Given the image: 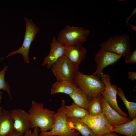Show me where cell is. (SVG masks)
Masks as SVG:
<instances>
[{"label":"cell","mask_w":136,"mask_h":136,"mask_svg":"<svg viewBox=\"0 0 136 136\" xmlns=\"http://www.w3.org/2000/svg\"><path fill=\"white\" fill-rule=\"evenodd\" d=\"M101 101L103 112L113 127L128 122L131 120L122 116L112 108L101 95Z\"/></svg>","instance_id":"4fadbf2b"},{"label":"cell","mask_w":136,"mask_h":136,"mask_svg":"<svg viewBox=\"0 0 136 136\" xmlns=\"http://www.w3.org/2000/svg\"><path fill=\"white\" fill-rule=\"evenodd\" d=\"M90 30L82 27L67 25L60 31L56 39L63 46L83 45L86 41Z\"/></svg>","instance_id":"3957f363"},{"label":"cell","mask_w":136,"mask_h":136,"mask_svg":"<svg viewBox=\"0 0 136 136\" xmlns=\"http://www.w3.org/2000/svg\"><path fill=\"white\" fill-rule=\"evenodd\" d=\"M136 13V8L132 12L131 14L127 18V20L125 21L126 24L128 25L129 24V20L130 18Z\"/></svg>","instance_id":"83f0119b"},{"label":"cell","mask_w":136,"mask_h":136,"mask_svg":"<svg viewBox=\"0 0 136 136\" xmlns=\"http://www.w3.org/2000/svg\"><path fill=\"white\" fill-rule=\"evenodd\" d=\"M130 26H131V27L132 29L135 31H136V26L133 25L131 24V23H130Z\"/></svg>","instance_id":"4dcf8cb0"},{"label":"cell","mask_w":136,"mask_h":136,"mask_svg":"<svg viewBox=\"0 0 136 136\" xmlns=\"http://www.w3.org/2000/svg\"><path fill=\"white\" fill-rule=\"evenodd\" d=\"M101 136H119L115 133L112 132L107 133Z\"/></svg>","instance_id":"f1b7e54d"},{"label":"cell","mask_w":136,"mask_h":136,"mask_svg":"<svg viewBox=\"0 0 136 136\" xmlns=\"http://www.w3.org/2000/svg\"><path fill=\"white\" fill-rule=\"evenodd\" d=\"M40 130L38 128L35 127L34 128L32 132L31 129L26 131L24 133L23 136H40Z\"/></svg>","instance_id":"d4e9b609"},{"label":"cell","mask_w":136,"mask_h":136,"mask_svg":"<svg viewBox=\"0 0 136 136\" xmlns=\"http://www.w3.org/2000/svg\"><path fill=\"white\" fill-rule=\"evenodd\" d=\"M112 131L126 136H136V118L113 127Z\"/></svg>","instance_id":"ac0fdd59"},{"label":"cell","mask_w":136,"mask_h":136,"mask_svg":"<svg viewBox=\"0 0 136 136\" xmlns=\"http://www.w3.org/2000/svg\"><path fill=\"white\" fill-rule=\"evenodd\" d=\"M81 119L92 130L96 136H101L113 132V127L103 112L95 116L89 115Z\"/></svg>","instance_id":"ba28073f"},{"label":"cell","mask_w":136,"mask_h":136,"mask_svg":"<svg viewBox=\"0 0 136 136\" xmlns=\"http://www.w3.org/2000/svg\"><path fill=\"white\" fill-rule=\"evenodd\" d=\"M24 20L25 22L26 28L24 40L22 46L19 49L10 53L7 56L1 59L14 54H20L23 56L25 63H29L28 55L30 47L36 36L39 32V29L33 22L31 19H29L25 17Z\"/></svg>","instance_id":"8992f818"},{"label":"cell","mask_w":136,"mask_h":136,"mask_svg":"<svg viewBox=\"0 0 136 136\" xmlns=\"http://www.w3.org/2000/svg\"><path fill=\"white\" fill-rule=\"evenodd\" d=\"M10 112L14 121L15 129L24 134L30 128L28 113L19 108L12 110Z\"/></svg>","instance_id":"8fae6325"},{"label":"cell","mask_w":136,"mask_h":136,"mask_svg":"<svg viewBox=\"0 0 136 136\" xmlns=\"http://www.w3.org/2000/svg\"><path fill=\"white\" fill-rule=\"evenodd\" d=\"M51 68L57 80L73 81L79 69L64 54Z\"/></svg>","instance_id":"52a82bcc"},{"label":"cell","mask_w":136,"mask_h":136,"mask_svg":"<svg viewBox=\"0 0 136 136\" xmlns=\"http://www.w3.org/2000/svg\"><path fill=\"white\" fill-rule=\"evenodd\" d=\"M28 113L30 129L38 127L41 133L52 129L55 113L46 107L44 108L43 103L32 100Z\"/></svg>","instance_id":"6da1fadb"},{"label":"cell","mask_w":136,"mask_h":136,"mask_svg":"<svg viewBox=\"0 0 136 136\" xmlns=\"http://www.w3.org/2000/svg\"><path fill=\"white\" fill-rule=\"evenodd\" d=\"M23 135L15 130L6 136H23Z\"/></svg>","instance_id":"4316f807"},{"label":"cell","mask_w":136,"mask_h":136,"mask_svg":"<svg viewBox=\"0 0 136 136\" xmlns=\"http://www.w3.org/2000/svg\"><path fill=\"white\" fill-rule=\"evenodd\" d=\"M8 68V66H6L0 71V90L6 91L11 99V96L10 91V87L7 82L5 81V75Z\"/></svg>","instance_id":"603a6c76"},{"label":"cell","mask_w":136,"mask_h":136,"mask_svg":"<svg viewBox=\"0 0 136 136\" xmlns=\"http://www.w3.org/2000/svg\"><path fill=\"white\" fill-rule=\"evenodd\" d=\"M99 77L105 86L101 95L109 105L118 113L122 116L127 117V114L123 112L118 106L117 100V87L114 84L112 85L110 75L103 74Z\"/></svg>","instance_id":"9c48e42d"},{"label":"cell","mask_w":136,"mask_h":136,"mask_svg":"<svg viewBox=\"0 0 136 136\" xmlns=\"http://www.w3.org/2000/svg\"><path fill=\"white\" fill-rule=\"evenodd\" d=\"M129 79L132 81L136 79V73L134 71H129L128 73Z\"/></svg>","instance_id":"484cf974"},{"label":"cell","mask_w":136,"mask_h":136,"mask_svg":"<svg viewBox=\"0 0 136 136\" xmlns=\"http://www.w3.org/2000/svg\"><path fill=\"white\" fill-rule=\"evenodd\" d=\"M69 96L77 106L84 108L88 111L90 101L82 89L78 87Z\"/></svg>","instance_id":"ffe728a7"},{"label":"cell","mask_w":136,"mask_h":136,"mask_svg":"<svg viewBox=\"0 0 136 136\" xmlns=\"http://www.w3.org/2000/svg\"><path fill=\"white\" fill-rule=\"evenodd\" d=\"M117 94L123 102L128 110L129 118L131 120L136 118V103L128 101L124 92L120 88H118Z\"/></svg>","instance_id":"44dd1931"},{"label":"cell","mask_w":136,"mask_h":136,"mask_svg":"<svg viewBox=\"0 0 136 136\" xmlns=\"http://www.w3.org/2000/svg\"><path fill=\"white\" fill-rule=\"evenodd\" d=\"M122 57L115 53L100 49L95 54L94 60L96 63V69L94 73L98 76L103 75V71L109 65L113 64Z\"/></svg>","instance_id":"30bf717a"},{"label":"cell","mask_w":136,"mask_h":136,"mask_svg":"<svg viewBox=\"0 0 136 136\" xmlns=\"http://www.w3.org/2000/svg\"><path fill=\"white\" fill-rule=\"evenodd\" d=\"M64 54L76 66L79 65L85 58L87 50L83 45L65 46Z\"/></svg>","instance_id":"5bb4252c"},{"label":"cell","mask_w":136,"mask_h":136,"mask_svg":"<svg viewBox=\"0 0 136 136\" xmlns=\"http://www.w3.org/2000/svg\"><path fill=\"white\" fill-rule=\"evenodd\" d=\"M65 101H62L61 106L55 113L54 121L52 129L49 131L40 133V136H78L80 133L69 126L65 113Z\"/></svg>","instance_id":"277c9868"},{"label":"cell","mask_w":136,"mask_h":136,"mask_svg":"<svg viewBox=\"0 0 136 136\" xmlns=\"http://www.w3.org/2000/svg\"><path fill=\"white\" fill-rule=\"evenodd\" d=\"M101 96V94H98L90 101L88 111L89 115L95 116L103 112Z\"/></svg>","instance_id":"7402d4cb"},{"label":"cell","mask_w":136,"mask_h":136,"mask_svg":"<svg viewBox=\"0 0 136 136\" xmlns=\"http://www.w3.org/2000/svg\"><path fill=\"white\" fill-rule=\"evenodd\" d=\"M129 38L126 35L110 37L101 43V48L121 57H126L131 53Z\"/></svg>","instance_id":"5b68a950"},{"label":"cell","mask_w":136,"mask_h":136,"mask_svg":"<svg viewBox=\"0 0 136 136\" xmlns=\"http://www.w3.org/2000/svg\"><path fill=\"white\" fill-rule=\"evenodd\" d=\"M78 87L73 81L59 80L52 85L51 89L52 95L59 93H64L69 95Z\"/></svg>","instance_id":"9a60e30c"},{"label":"cell","mask_w":136,"mask_h":136,"mask_svg":"<svg viewBox=\"0 0 136 136\" xmlns=\"http://www.w3.org/2000/svg\"><path fill=\"white\" fill-rule=\"evenodd\" d=\"M125 62L127 63L135 64L136 63V49L126 57Z\"/></svg>","instance_id":"cb8c5ba5"},{"label":"cell","mask_w":136,"mask_h":136,"mask_svg":"<svg viewBox=\"0 0 136 136\" xmlns=\"http://www.w3.org/2000/svg\"><path fill=\"white\" fill-rule=\"evenodd\" d=\"M67 120L70 128L77 131L81 134V136H96L92 130L81 119L68 118Z\"/></svg>","instance_id":"e0dca14e"},{"label":"cell","mask_w":136,"mask_h":136,"mask_svg":"<svg viewBox=\"0 0 136 136\" xmlns=\"http://www.w3.org/2000/svg\"><path fill=\"white\" fill-rule=\"evenodd\" d=\"M3 94V93L2 92H0V114L1 113L2 111V107L1 106L0 104L1 102V100L2 98V95Z\"/></svg>","instance_id":"f546056e"},{"label":"cell","mask_w":136,"mask_h":136,"mask_svg":"<svg viewBox=\"0 0 136 136\" xmlns=\"http://www.w3.org/2000/svg\"><path fill=\"white\" fill-rule=\"evenodd\" d=\"M65 113L67 118L75 117L82 119L89 115L87 110L78 106L74 102L70 105L65 106Z\"/></svg>","instance_id":"d6986e66"},{"label":"cell","mask_w":136,"mask_h":136,"mask_svg":"<svg viewBox=\"0 0 136 136\" xmlns=\"http://www.w3.org/2000/svg\"><path fill=\"white\" fill-rule=\"evenodd\" d=\"M73 81L85 93L89 101L101 94L105 89V85L99 77L94 73L88 75L78 71Z\"/></svg>","instance_id":"7a4b0ae2"},{"label":"cell","mask_w":136,"mask_h":136,"mask_svg":"<svg viewBox=\"0 0 136 136\" xmlns=\"http://www.w3.org/2000/svg\"><path fill=\"white\" fill-rule=\"evenodd\" d=\"M15 130L11 112L4 109L0 114V136H6Z\"/></svg>","instance_id":"2e32d148"},{"label":"cell","mask_w":136,"mask_h":136,"mask_svg":"<svg viewBox=\"0 0 136 136\" xmlns=\"http://www.w3.org/2000/svg\"><path fill=\"white\" fill-rule=\"evenodd\" d=\"M50 45V52L44 58L42 64L43 66L46 65L48 69L51 67L64 53V47L58 42L54 36Z\"/></svg>","instance_id":"7c38bea8"}]
</instances>
